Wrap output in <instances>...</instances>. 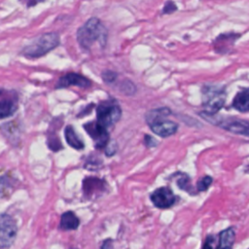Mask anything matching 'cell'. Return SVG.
<instances>
[{
    "instance_id": "1",
    "label": "cell",
    "mask_w": 249,
    "mask_h": 249,
    "mask_svg": "<svg viewBox=\"0 0 249 249\" xmlns=\"http://www.w3.org/2000/svg\"><path fill=\"white\" fill-rule=\"evenodd\" d=\"M107 30L97 18L88 19L77 31V41L81 48L89 50L95 42H99L102 46L106 43Z\"/></svg>"
},
{
    "instance_id": "2",
    "label": "cell",
    "mask_w": 249,
    "mask_h": 249,
    "mask_svg": "<svg viewBox=\"0 0 249 249\" xmlns=\"http://www.w3.org/2000/svg\"><path fill=\"white\" fill-rule=\"evenodd\" d=\"M60 42L59 35L54 32L45 33L25 46L21 53L29 58H38L55 49Z\"/></svg>"
},
{
    "instance_id": "3",
    "label": "cell",
    "mask_w": 249,
    "mask_h": 249,
    "mask_svg": "<svg viewBox=\"0 0 249 249\" xmlns=\"http://www.w3.org/2000/svg\"><path fill=\"white\" fill-rule=\"evenodd\" d=\"M121 116L122 109L114 99L103 101L96 108V122L107 129L113 126L120 120Z\"/></svg>"
},
{
    "instance_id": "4",
    "label": "cell",
    "mask_w": 249,
    "mask_h": 249,
    "mask_svg": "<svg viewBox=\"0 0 249 249\" xmlns=\"http://www.w3.org/2000/svg\"><path fill=\"white\" fill-rule=\"evenodd\" d=\"M204 112L207 115L216 114L225 104L226 94L224 89H219L217 86H205L202 89Z\"/></svg>"
},
{
    "instance_id": "5",
    "label": "cell",
    "mask_w": 249,
    "mask_h": 249,
    "mask_svg": "<svg viewBox=\"0 0 249 249\" xmlns=\"http://www.w3.org/2000/svg\"><path fill=\"white\" fill-rule=\"evenodd\" d=\"M18 226L16 221L8 214H0V248L10 247L17 236Z\"/></svg>"
},
{
    "instance_id": "6",
    "label": "cell",
    "mask_w": 249,
    "mask_h": 249,
    "mask_svg": "<svg viewBox=\"0 0 249 249\" xmlns=\"http://www.w3.org/2000/svg\"><path fill=\"white\" fill-rule=\"evenodd\" d=\"M106 189V181L93 176L86 177L82 183L83 195L88 199H95L101 196L105 193Z\"/></svg>"
},
{
    "instance_id": "7",
    "label": "cell",
    "mask_w": 249,
    "mask_h": 249,
    "mask_svg": "<svg viewBox=\"0 0 249 249\" xmlns=\"http://www.w3.org/2000/svg\"><path fill=\"white\" fill-rule=\"evenodd\" d=\"M18 105V97L15 90L0 89V119L12 116Z\"/></svg>"
},
{
    "instance_id": "8",
    "label": "cell",
    "mask_w": 249,
    "mask_h": 249,
    "mask_svg": "<svg viewBox=\"0 0 249 249\" xmlns=\"http://www.w3.org/2000/svg\"><path fill=\"white\" fill-rule=\"evenodd\" d=\"M88 134L92 138L94 141L95 147L97 149L105 148L109 143V132L107 128L99 124L96 121L88 123L84 125Z\"/></svg>"
},
{
    "instance_id": "9",
    "label": "cell",
    "mask_w": 249,
    "mask_h": 249,
    "mask_svg": "<svg viewBox=\"0 0 249 249\" xmlns=\"http://www.w3.org/2000/svg\"><path fill=\"white\" fill-rule=\"evenodd\" d=\"M153 204L160 209H166L175 202V196L168 187H160L155 190L150 196Z\"/></svg>"
},
{
    "instance_id": "10",
    "label": "cell",
    "mask_w": 249,
    "mask_h": 249,
    "mask_svg": "<svg viewBox=\"0 0 249 249\" xmlns=\"http://www.w3.org/2000/svg\"><path fill=\"white\" fill-rule=\"evenodd\" d=\"M91 85L90 81L83 75L77 73H68L62 77H60L55 85V89H60L64 88H68L70 86H75L83 89H88Z\"/></svg>"
},
{
    "instance_id": "11",
    "label": "cell",
    "mask_w": 249,
    "mask_h": 249,
    "mask_svg": "<svg viewBox=\"0 0 249 249\" xmlns=\"http://www.w3.org/2000/svg\"><path fill=\"white\" fill-rule=\"evenodd\" d=\"M151 130L160 136V137H168L176 133L178 129V124L172 121H168L165 118L157 120L149 124Z\"/></svg>"
},
{
    "instance_id": "12",
    "label": "cell",
    "mask_w": 249,
    "mask_h": 249,
    "mask_svg": "<svg viewBox=\"0 0 249 249\" xmlns=\"http://www.w3.org/2000/svg\"><path fill=\"white\" fill-rule=\"evenodd\" d=\"M238 38H239V34H234V33L221 34L219 37L215 39L213 43L214 49L219 53H228L233 46L235 40Z\"/></svg>"
},
{
    "instance_id": "13",
    "label": "cell",
    "mask_w": 249,
    "mask_h": 249,
    "mask_svg": "<svg viewBox=\"0 0 249 249\" xmlns=\"http://www.w3.org/2000/svg\"><path fill=\"white\" fill-rule=\"evenodd\" d=\"M221 127H223L226 130H229L235 134H241L245 136H249V123L245 121H223L221 124H219Z\"/></svg>"
},
{
    "instance_id": "14",
    "label": "cell",
    "mask_w": 249,
    "mask_h": 249,
    "mask_svg": "<svg viewBox=\"0 0 249 249\" xmlns=\"http://www.w3.org/2000/svg\"><path fill=\"white\" fill-rule=\"evenodd\" d=\"M79 224L80 220L75 215V213H73L72 211H67L61 215L59 228L63 231H71L76 230L79 227Z\"/></svg>"
},
{
    "instance_id": "15",
    "label": "cell",
    "mask_w": 249,
    "mask_h": 249,
    "mask_svg": "<svg viewBox=\"0 0 249 249\" xmlns=\"http://www.w3.org/2000/svg\"><path fill=\"white\" fill-rule=\"evenodd\" d=\"M235 238V233L232 228L222 231L219 234V243L217 249H231Z\"/></svg>"
},
{
    "instance_id": "16",
    "label": "cell",
    "mask_w": 249,
    "mask_h": 249,
    "mask_svg": "<svg viewBox=\"0 0 249 249\" xmlns=\"http://www.w3.org/2000/svg\"><path fill=\"white\" fill-rule=\"evenodd\" d=\"M232 107L239 112H249V89L239 91L235 95Z\"/></svg>"
},
{
    "instance_id": "17",
    "label": "cell",
    "mask_w": 249,
    "mask_h": 249,
    "mask_svg": "<svg viewBox=\"0 0 249 249\" xmlns=\"http://www.w3.org/2000/svg\"><path fill=\"white\" fill-rule=\"evenodd\" d=\"M64 135H65V139H66L69 146H71L72 148H74L76 150L84 149V147H85L84 142L78 137L74 128L71 125H67L65 127Z\"/></svg>"
},
{
    "instance_id": "18",
    "label": "cell",
    "mask_w": 249,
    "mask_h": 249,
    "mask_svg": "<svg viewBox=\"0 0 249 249\" xmlns=\"http://www.w3.org/2000/svg\"><path fill=\"white\" fill-rule=\"evenodd\" d=\"M171 114L170 109H168L167 107H161V108H157V109H153L150 110L149 112H147L145 119L148 124H150L151 123L162 119V118H166L167 116H169Z\"/></svg>"
},
{
    "instance_id": "19",
    "label": "cell",
    "mask_w": 249,
    "mask_h": 249,
    "mask_svg": "<svg viewBox=\"0 0 249 249\" xmlns=\"http://www.w3.org/2000/svg\"><path fill=\"white\" fill-rule=\"evenodd\" d=\"M173 176L176 177V184H177L178 188L188 192L191 195L196 194V192L194 191V187L191 184L190 177L187 174L182 173V172H177Z\"/></svg>"
},
{
    "instance_id": "20",
    "label": "cell",
    "mask_w": 249,
    "mask_h": 249,
    "mask_svg": "<svg viewBox=\"0 0 249 249\" xmlns=\"http://www.w3.org/2000/svg\"><path fill=\"white\" fill-rule=\"evenodd\" d=\"M48 146L53 152H56V151L62 149V145L59 141V138L55 134H49V136H48Z\"/></svg>"
},
{
    "instance_id": "21",
    "label": "cell",
    "mask_w": 249,
    "mask_h": 249,
    "mask_svg": "<svg viewBox=\"0 0 249 249\" xmlns=\"http://www.w3.org/2000/svg\"><path fill=\"white\" fill-rule=\"evenodd\" d=\"M212 181H213L212 177H210V176H204V177L200 178L196 183L197 191H199V192L206 191L212 184Z\"/></svg>"
},
{
    "instance_id": "22",
    "label": "cell",
    "mask_w": 249,
    "mask_h": 249,
    "mask_svg": "<svg viewBox=\"0 0 249 249\" xmlns=\"http://www.w3.org/2000/svg\"><path fill=\"white\" fill-rule=\"evenodd\" d=\"M102 80L104 81V83L106 84H111L113 82L116 81L117 77H118V74L116 72H113L111 70H105L102 72Z\"/></svg>"
},
{
    "instance_id": "23",
    "label": "cell",
    "mask_w": 249,
    "mask_h": 249,
    "mask_svg": "<svg viewBox=\"0 0 249 249\" xmlns=\"http://www.w3.org/2000/svg\"><path fill=\"white\" fill-rule=\"evenodd\" d=\"M135 87L134 85L130 82V81H124V83L122 85V90L127 94V95H131L135 92Z\"/></svg>"
},
{
    "instance_id": "24",
    "label": "cell",
    "mask_w": 249,
    "mask_h": 249,
    "mask_svg": "<svg viewBox=\"0 0 249 249\" xmlns=\"http://www.w3.org/2000/svg\"><path fill=\"white\" fill-rule=\"evenodd\" d=\"M116 151H117V144H116V142H114V141L109 142V143L107 144V146L105 147V153H106V155H107L108 157L113 156V155L116 153Z\"/></svg>"
},
{
    "instance_id": "25",
    "label": "cell",
    "mask_w": 249,
    "mask_h": 249,
    "mask_svg": "<svg viewBox=\"0 0 249 249\" xmlns=\"http://www.w3.org/2000/svg\"><path fill=\"white\" fill-rule=\"evenodd\" d=\"M176 9H177L176 5H175L173 2L168 1V2H166V4L164 5L163 10H162V13H163V14H170V13H173Z\"/></svg>"
},
{
    "instance_id": "26",
    "label": "cell",
    "mask_w": 249,
    "mask_h": 249,
    "mask_svg": "<svg viewBox=\"0 0 249 249\" xmlns=\"http://www.w3.org/2000/svg\"><path fill=\"white\" fill-rule=\"evenodd\" d=\"M144 143H145V145H146L147 147H149V148L155 147V146L158 145V141H157L154 137H152V136H150V135H145V137H144Z\"/></svg>"
},
{
    "instance_id": "27",
    "label": "cell",
    "mask_w": 249,
    "mask_h": 249,
    "mask_svg": "<svg viewBox=\"0 0 249 249\" xmlns=\"http://www.w3.org/2000/svg\"><path fill=\"white\" fill-rule=\"evenodd\" d=\"M214 236L213 235H208L203 243L202 249H213V243H214Z\"/></svg>"
},
{
    "instance_id": "28",
    "label": "cell",
    "mask_w": 249,
    "mask_h": 249,
    "mask_svg": "<svg viewBox=\"0 0 249 249\" xmlns=\"http://www.w3.org/2000/svg\"><path fill=\"white\" fill-rule=\"evenodd\" d=\"M101 249H113V242L111 239H106L104 240Z\"/></svg>"
},
{
    "instance_id": "29",
    "label": "cell",
    "mask_w": 249,
    "mask_h": 249,
    "mask_svg": "<svg viewBox=\"0 0 249 249\" xmlns=\"http://www.w3.org/2000/svg\"><path fill=\"white\" fill-rule=\"evenodd\" d=\"M72 249H76V248H72Z\"/></svg>"
}]
</instances>
